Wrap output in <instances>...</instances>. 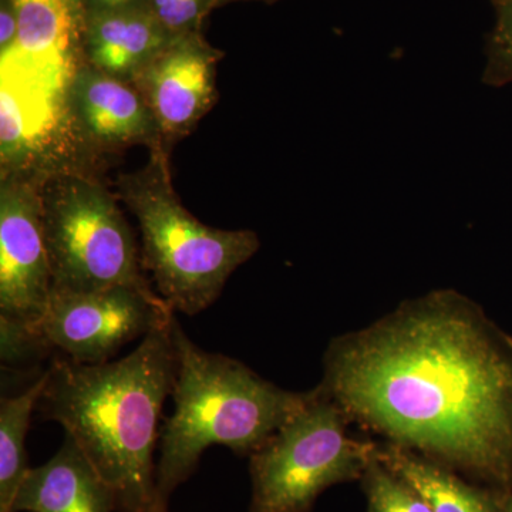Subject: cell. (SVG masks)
<instances>
[{
  "instance_id": "obj_1",
  "label": "cell",
  "mask_w": 512,
  "mask_h": 512,
  "mask_svg": "<svg viewBox=\"0 0 512 512\" xmlns=\"http://www.w3.org/2000/svg\"><path fill=\"white\" fill-rule=\"evenodd\" d=\"M319 387L386 443L510 493L512 338L463 293L437 289L333 339Z\"/></svg>"
},
{
  "instance_id": "obj_2",
  "label": "cell",
  "mask_w": 512,
  "mask_h": 512,
  "mask_svg": "<svg viewBox=\"0 0 512 512\" xmlns=\"http://www.w3.org/2000/svg\"><path fill=\"white\" fill-rule=\"evenodd\" d=\"M171 322L116 362L57 357L37 403L82 448L113 491L117 512H170L158 498L154 448L177 373Z\"/></svg>"
},
{
  "instance_id": "obj_3",
  "label": "cell",
  "mask_w": 512,
  "mask_h": 512,
  "mask_svg": "<svg viewBox=\"0 0 512 512\" xmlns=\"http://www.w3.org/2000/svg\"><path fill=\"white\" fill-rule=\"evenodd\" d=\"M171 332L177 359L174 412L161 430L156 473L158 498L165 508L171 494L197 470L208 447L224 446L238 456H251L313 394V389H282L237 359L201 349L175 316Z\"/></svg>"
},
{
  "instance_id": "obj_4",
  "label": "cell",
  "mask_w": 512,
  "mask_h": 512,
  "mask_svg": "<svg viewBox=\"0 0 512 512\" xmlns=\"http://www.w3.org/2000/svg\"><path fill=\"white\" fill-rule=\"evenodd\" d=\"M167 144L151 148L147 164L119 177V197L136 217L141 261L158 295L174 312L194 316L220 298L229 276L261 247L251 229H218L185 210L171 180Z\"/></svg>"
},
{
  "instance_id": "obj_5",
  "label": "cell",
  "mask_w": 512,
  "mask_h": 512,
  "mask_svg": "<svg viewBox=\"0 0 512 512\" xmlns=\"http://www.w3.org/2000/svg\"><path fill=\"white\" fill-rule=\"evenodd\" d=\"M53 289L89 292L130 286L160 296L143 274L136 239L116 197L86 168L39 178Z\"/></svg>"
},
{
  "instance_id": "obj_6",
  "label": "cell",
  "mask_w": 512,
  "mask_h": 512,
  "mask_svg": "<svg viewBox=\"0 0 512 512\" xmlns=\"http://www.w3.org/2000/svg\"><path fill=\"white\" fill-rule=\"evenodd\" d=\"M348 417L320 387L249 456L248 512H309L333 485L362 480L379 444L349 434Z\"/></svg>"
},
{
  "instance_id": "obj_7",
  "label": "cell",
  "mask_w": 512,
  "mask_h": 512,
  "mask_svg": "<svg viewBox=\"0 0 512 512\" xmlns=\"http://www.w3.org/2000/svg\"><path fill=\"white\" fill-rule=\"evenodd\" d=\"M0 77V174L86 168L67 89L13 60H0Z\"/></svg>"
},
{
  "instance_id": "obj_8",
  "label": "cell",
  "mask_w": 512,
  "mask_h": 512,
  "mask_svg": "<svg viewBox=\"0 0 512 512\" xmlns=\"http://www.w3.org/2000/svg\"><path fill=\"white\" fill-rule=\"evenodd\" d=\"M174 313L161 296L130 286L89 292L52 289L39 332L50 348L74 362L101 365L128 342L170 322Z\"/></svg>"
},
{
  "instance_id": "obj_9",
  "label": "cell",
  "mask_w": 512,
  "mask_h": 512,
  "mask_svg": "<svg viewBox=\"0 0 512 512\" xmlns=\"http://www.w3.org/2000/svg\"><path fill=\"white\" fill-rule=\"evenodd\" d=\"M53 279L39 178L0 175V319L39 330Z\"/></svg>"
},
{
  "instance_id": "obj_10",
  "label": "cell",
  "mask_w": 512,
  "mask_h": 512,
  "mask_svg": "<svg viewBox=\"0 0 512 512\" xmlns=\"http://www.w3.org/2000/svg\"><path fill=\"white\" fill-rule=\"evenodd\" d=\"M224 52L201 33L174 36L141 67L133 84L153 113L164 143L188 136L217 101Z\"/></svg>"
},
{
  "instance_id": "obj_11",
  "label": "cell",
  "mask_w": 512,
  "mask_h": 512,
  "mask_svg": "<svg viewBox=\"0 0 512 512\" xmlns=\"http://www.w3.org/2000/svg\"><path fill=\"white\" fill-rule=\"evenodd\" d=\"M70 114L86 148L165 144L153 113L131 83L84 63L67 90Z\"/></svg>"
},
{
  "instance_id": "obj_12",
  "label": "cell",
  "mask_w": 512,
  "mask_h": 512,
  "mask_svg": "<svg viewBox=\"0 0 512 512\" xmlns=\"http://www.w3.org/2000/svg\"><path fill=\"white\" fill-rule=\"evenodd\" d=\"M18 18L15 45L0 59L13 60L69 89L84 64L83 0H12Z\"/></svg>"
},
{
  "instance_id": "obj_13",
  "label": "cell",
  "mask_w": 512,
  "mask_h": 512,
  "mask_svg": "<svg viewBox=\"0 0 512 512\" xmlns=\"http://www.w3.org/2000/svg\"><path fill=\"white\" fill-rule=\"evenodd\" d=\"M12 512H117V501L82 448L66 434L55 456L30 468Z\"/></svg>"
},
{
  "instance_id": "obj_14",
  "label": "cell",
  "mask_w": 512,
  "mask_h": 512,
  "mask_svg": "<svg viewBox=\"0 0 512 512\" xmlns=\"http://www.w3.org/2000/svg\"><path fill=\"white\" fill-rule=\"evenodd\" d=\"M173 37L148 6L89 12L84 25V63L131 83Z\"/></svg>"
},
{
  "instance_id": "obj_15",
  "label": "cell",
  "mask_w": 512,
  "mask_h": 512,
  "mask_svg": "<svg viewBox=\"0 0 512 512\" xmlns=\"http://www.w3.org/2000/svg\"><path fill=\"white\" fill-rule=\"evenodd\" d=\"M377 456L423 495L433 512H504L508 493L467 483L451 468L409 448L384 443L377 448Z\"/></svg>"
},
{
  "instance_id": "obj_16",
  "label": "cell",
  "mask_w": 512,
  "mask_h": 512,
  "mask_svg": "<svg viewBox=\"0 0 512 512\" xmlns=\"http://www.w3.org/2000/svg\"><path fill=\"white\" fill-rule=\"evenodd\" d=\"M47 382V370L32 386L0 403V512H12L13 503L30 470L26 434Z\"/></svg>"
},
{
  "instance_id": "obj_17",
  "label": "cell",
  "mask_w": 512,
  "mask_h": 512,
  "mask_svg": "<svg viewBox=\"0 0 512 512\" xmlns=\"http://www.w3.org/2000/svg\"><path fill=\"white\" fill-rule=\"evenodd\" d=\"M360 481L369 512H433L423 495L384 466L377 453Z\"/></svg>"
},
{
  "instance_id": "obj_18",
  "label": "cell",
  "mask_w": 512,
  "mask_h": 512,
  "mask_svg": "<svg viewBox=\"0 0 512 512\" xmlns=\"http://www.w3.org/2000/svg\"><path fill=\"white\" fill-rule=\"evenodd\" d=\"M495 6L497 19L487 47L484 82L490 86L512 83V0H500Z\"/></svg>"
},
{
  "instance_id": "obj_19",
  "label": "cell",
  "mask_w": 512,
  "mask_h": 512,
  "mask_svg": "<svg viewBox=\"0 0 512 512\" xmlns=\"http://www.w3.org/2000/svg\"><path fill=\"white\" fill-rule=\"evenodd\" d=\"M53 350L39 330L13 320L0 319V359L3 369L33 365Z\"/></svg>"
},
{
  "instance_id": "obj_20",
  "label": "cell",
  "mask_w": 512,
  "mask_h": 512,
  "mask_svg": "<svg viewBox=\"0 0 512 512\" xmlns=\"http://www.w3.org/2000/svg\"><path fill=\"white\" fill-rule=\"evenodd\" d=\"M148 9L170 35L201 33L218 0H147Z\"/></svg>"
},
{
  "instance_id": "obj_21",
  "label": "cell",
  "mask_w": 512,
  "mask_h": 512,
  "mask_svg": "<svg viewBox=\"0 0 512 512\" xmlns=\"http://www.w3.org/2000/svg\"><path fill=\"white\" fill-rule=\"evenodd\" d=\"M18 37V18L12 0H0V55L15 45Z\"/></svg>"
},
{
  "instance_id": "obj_22",
  "label": "cell",
  "mask_w": 512,
  "mask_h": 512,
  "mask_svg": "<svg viewBox=\"0 0 512 512\" xmlns=\"http://www.w3.org/2000/svg\"><path fill=\"white\" fill-rule=\"evenodd\" d=\"M83 3L86 13L143 8V6H147V0H83Z\"/></svg>"
},
{
  "instance_id": "obj_23",
  "label": "cell",
  "mask_w": 512,
  "mask_h": 512,
  "mask_svg": "<svg viewBox=\"0 0 512 512\" xmlns=\"http://www.w3.org/2000/svg\"><path fill=\"white\" fill-rule=\"evenodd\" d=\"M235 2H264V3H275L278 0H218V8H222V6H227L229 3Z\"/></svg>"
},
{
  "instance_id": "obj_24",
  "label": "cell",
  "mask_w": 512,
  "mask_h": 512,
  "mask_svg": "<svg viewBox=\"0 0 512 512\" xmlns=\"http://www.w3.org/2000/svg\"><path fill=\"white\" fill-rule=\"evenodd\" d=\"M504 512H512V493H508L507 498H505Z\"/></svg>"
},
{
  "instance_id": "obj_25",
  "label": "cell",
  "mask_w": 512,
  "mask_h": 512,
  "mask_svg": "<svg viewBox=\"0 0 512 512\" xmlns=\"http://www.w3.org/2000/svg\"><path fill=\"white\" fill-rule=\"evenodd\" d=\"M491 2H493L494 5H497V3L500 2V0H491Z\"/></svg>"
}]
</instances>
